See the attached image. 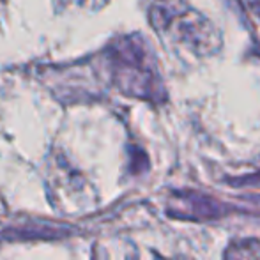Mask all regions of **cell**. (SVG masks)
I'll return each mask as SVG.
<instances>
[{"mask_svg":"<svg viewBox=\"0 0 260 260\" xmlns=\"http://www.w3.org/2000/svg\"><path fill=\"white\" fill-rule=\"evenodd\" d=\"M57 71L64 80H106L124 96L149 103L167 101L156 55L140 34L117 38L96 57Z\"/></svg>","mask_w":260,"mask_h":260,"instance_id":"1","label":"cell"},{"mask_svg":"<svg viewBox=\"0 0 260 260\" xmlns=\"http://www.w3.org/2000/svg\"><path fill=\"white\" fill-rule=\"evenodd\" d=\"M149 23L163 41L181 46L199 58L212 57L223 46L214 23L186 0H151Z\"/></svg>","mask_w":260,"mask_h":260,"instance_id":"2","label":"cell"},{"mask_svg":"<svg viewBox=\"0 0 260 260\" xmlns=\"http://www.w3.org/2000/svg\"><path fill=\"white\" fill-rule=\"evenodd\" d=\"M172 218L181 219H214L225 214L221 204L200 193H175L167 207Z\"/></svg>","mask_w":260,"mask_h":260,"instance_id":"3","label":"cell"},{"mask_svg":"<svg viewBox=\"0 0 260 260\" xmlns=\"http://www.w3.org/2000/svg\"><path fill=\"white\" fill-rule=\"evenodd\" d=\"M225 260H260V241L255 237L232 241L225 250Z\"/></svg>","mask_w":260,"mask_h":260,"instance_id":"4","label":"cell"},{"mask_svg":"<svg viewBox=\"0 0 260 260\" xmlns=\"http://www.w3.org/2000/svg\"><path fill=\"white\" fill-rule=\"evenodd\" d=\"M126 260H165L161 258L159 255L154 253V251H138V250H133L127 253Z\"/></svg>","mask_w":260,"mask_h":260,"instance_id":"5","label":"cell"},{"mask_svg":"<svg viewBox=\"0 0 260 260\" xmlns=\"http://www.w3.org/2000/svg\"><path fill=\"white\" fill-rule=\"evenodd\" d=\"M234 184H237V186H260V172L255 175H250V177L241 179V181H234Z\"/></svg>","mask_w":260,"mask_h":260,"instance_id":"6","label":"cell"},{"mask_svg":"<svg viewBox=\"0 0 260 260\" xmlns=\"http://www.w3.org/2000/svg\"><path fill=\"white\" fill-rule=\"evenodd\" d=\"M60 2V6L64 4H78V6H89V4H100L101 0H57Z\"/></svg>","mask_w":260,"mask_h":260,"instance_id":"7","label":"cell"}]
</instances>
